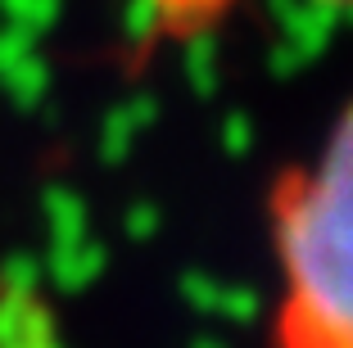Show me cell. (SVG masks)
Wrapping results in <instances>:
<instances>
[{"instance_id": "obj_2", "label": "cell", "mask_w": 353, "mask_h": 348, "mask_svg": "<svg viewBox=\"0 0 353 348\" xmlns=\"http://www.w3.org/2000/svg\"><path fill=\"white\" fill-rule=\"evenodd\" d=\"M0 348H68L50 298L0 267Z\"/></svg>"}, {"instance_id": "obj_1", "label": "cell", "mask_w": 353, "mask_h": 348, "mask_svg": "<svg viewBox=\"0 0 353 348\" xmlns=\"http://www.w3.org/2000/svg\"><path fill=\"white\" fill-rule=\"evenodd\" d=\"M272 348H353V100L272 190Z\"/></svg>"}, {"instance_id": "obj_3", "label": "cell", "mask_w": 353, "mask_h": 348, "mask_svg": "<svg viewBox=\"0 0 353 348\" xmlns=\"http://www.w3.org/2000/svg\"><path fill=\"white\" fill-rule=\"evenodd\" d=\"M317 5H331V10H349L353 14V0H317Z\"/></svg>"}]
</instances>
